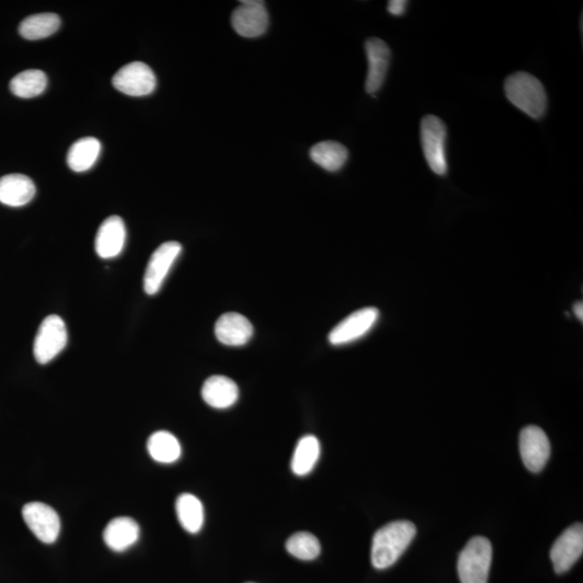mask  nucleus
<instances>
[{"instance_id": "nucleus-6", "label": "nucleus", "mask_w": 583, "mask_h": 583, "mask_svg": "<svg viewBox=\"0 0 583 583\" xmlns=\"http://www.w3.org/2000/svg\"><path fill=\"white\" fill-rule=\"evenodd\" d=\"M112 85L118 91L130 97H145L156 89L157 79L147 64L132 62L117 71Z\"/></svg>"}, {"instance_id": "nucleus-14", "label": "nucleus", "mask_w": 583, "mask_h": 583, "mask_svg": "<svg viewBox=\"0 0 583 583\" xmlns=\"http://www.w3.org/2000/svg\"><path fill=\"white\" fill-rule=\"evenodd\" d=\"M126 238V226L122 217L106 218L95 237V252L103 260L117 258L122 252Z\"/></svg>"}, {"instance_id": "nucleus-1", "label": "nucleus", "mask_w": 583, "mask_h": 583, "mask_svg": "<svg viewBox=\"0 0 583 583\" xmlns=\"http://www.w3.org/2000/svg\"><path fill=\"white\" fill-rule=\"evenodd\" d=\"M416 536V526L409 521H397L378 529L372 541L371 560L376 569L396 564Z\"/></svg>"}, {"instance_id": "nucleus-9", "label": "nucleus", "mask_w": 583, "mask_h": 583, "mask_svg": "<svg viewBox=\"0 0 583 583\" xmlns=\"http://www.w3.org/2000/svg\"><path fill=\"white\" fill-rule=\"evenodd\" d=\"M181 243L169 241L157 248L151 257L145 270L144 291L148 295L157 294L165 281L166 276L180 257Z\"/></svg>"}, {"instance_id": "nucleus-22", "label": "nucleus", "mask_w": 583, "mask_h": 583, "mask_svg": "<svg viewBox=\"0 0 583 583\" xmlns=\"http://www.w3.org/2000/svg\"><path fill=\"white\" fill-rule=\"evenodd\" d=\"M147 450L153 460L160 463H174L182 454L180 442L168 431L153 433L147 441Z\"/></svg>"}, {"instance_id": "nucleus-5", "label": "nucleus", "mask_w": 583, "mask_h": 583, "mask_svg": "<svg viewBox=\"0 0 583 583\" xmlns=\"http://www.w3.org/2000/svg\"><path fill=\"white\" fill-rule=\"evenodd\" d=\"M68 330L57 314L48 315L41 323L34 342V356L39 365L51 362L67 347Z\"/></svg>"}, {"instance_id": "nucleus-15", "label": "nucleus", "mask_w": 583, "mask_h": 583, "mask_svg": "<svg viewBox=\"0 0 583 583\" xmlns=\"http://www.w3.org/2000/svg\"><path fill=\"white\" fill-rule=\"evenodd\" d=\"M253 325L240 313H224L216 324V335L219 343L230 347H240L253 336Z\"/></svg>"}, {"instance_id": "nucleus-7", "label": "nucleus", "mask_w": 583, "mask_h": 583, "mask_svg": "<svg viewBox=\"0 0 583 583\" xmlns=\"http://www.w3.org/2000/svg\"><path fill=\"white\" fill-rule=\"evenodd\" d=\"M379 318L377 308L366 307L359 309L344 318L333 329L329 335V341L333 346H343L358 341L366 336Z\"/></svg>"}, {"instance_id": "nucleus-24", "label": "nucleus", "mask_w": 583, "mask_h": 583, "mask_svg": "<svg viewBox=\"0 0 583 583\" xmlns=\"http://www.w3.org/2000/svg\"><path fill=\"white\" fill-rule=\"evenodd\" d=\"M61 26V19L56 14H37L29 16L20 24L19 32L22 37L28 40H38L49 37Z\"/></svg>"}, {"instance_id": "nucleus-25", "label": "nucleus", "mask_w": 583, "mask_h": 583, "mask_svg": "<svg viewBox=\"0 0 583 583\" xmlns=\"http://www.w3.org/2000/svg\"><path fill=\"white\" fill-rule=\"evenodd\" d=\"M48 85L43 70L28 69L17 74L10 81V90L17 98L33 99L44 93Z\"/></svg>"}, {"instance_id": "nucleus-13", "label": "nucleus", "mask_w": 583, "mask_h": 583, "mask_svg": "<svg viewBox=\"0 0 583 583\" xmlns=\"http://www.w3.org/2000/svg\"><path fill=\"white\" fill-rule=\"evenodd\" d=\"M366 51L368 61L366 90L368 94L375 95L384 85L389 68L391 52L388 45L379 38L367 39Z\"/></svg>"}, {"instance_id": "nucleus-3", "label": "nucleus", "mask_w": 583, "mask_h": 583, "mask_svg": "<svg viewBox=\"0 0 583 583\" xmlns=\"http://www.w3.org/2000/svg\"><path fill=\"white\" fill-rule=\"evenodd\" d=\"M492 557L489 539L477 536L470 540L458 558V575L461 583H487Z\"/></svg>"}, {"instance_id": "nucleus-16", "label": "nucleus", "mask_w": 583, "mask_h": 583, "mask_svg": "<svg viewBox=\"0 0 583 583\" xmlns=\"http://www.w3.org/2000/svg\"><path fill=\"white\" fill-rule=\"evenodd\" d=\"M202 398L207 406L217 409L233 407L239 398V389L233 379L222 375L207 378L202 386Z\"/></svg>"}, {"instance_id": "nucleus-27", "label": "nucleus", "mask_w": 583, "mask_h": 583, "mask_svg": "<svg viewBox=\"0 0 583 583\" xmlns=\"http://www.w3.org/2000/svg\"><path fill=\"white\" fill-rule=\"evenodd\" d=\"M408 2L406 0H391L388 3V11L392 16H402L406 12Z\"/></svg>"}, {"instance_id": "nucleus-19", "label": "nucleus", "mask_w": 583, "mask_h": 583, "mask_svg": "<svg viewBox=\"0 0 583 583\" xmlns=\"http://www.w3.org/2000/svg\"><path fill=\"white\" fill-rule=\"evenodd\" d=\"M101 148H102L101 142L91 136L75 142L68 154L69 168L79 174L90 170L98 162Z\"/></svg>"}, {"instance_id": "nucleus-18", "label": "nucleus", "mask_w": 583, "mask_h": 583, "mask_svg": "<svg viewBox=\"0 0 583 583\" xmlns=\"http://www.w3.org/2000/svg\"><path fill=\"white\" fill-rule=\"evenodd\" d=\"M35 194V184L26 175H8L0 178V202L5 206H26L33 200Z\"/></svg>"}, {"instance_id": "nucleus-21", "label": "nucleus", "mask_w": 583, "mask_h": 583, "mask_svg": "<svg viewBox=\"0 0 583 583\" xmlns=\"http://www.w3.org/2000/svg\"><path fill=\"white\" fill-rule=\"evenodd\" d=\"M313 162L326 171L336 172L347 163L348 150L341 143L324 141L315 144L311 151Z\"/></svg>"}, {"instance_id": "nucleus-23", "label": "nucleus", "mask_w": 583, "mask_h": 583, "mask_svg": "<svg viewBox=\"0 0 583 583\" xmlns=\"http://www.w3.org/2000/svg\"><path fill=\"white\" fill-rule=\"evenodd\" d=\"M321 453L319 440L314 436L302 437L297 443L291 467L296 475H307L313 472Z\"/></svg>"}, {"instance_id": "nucleus-11", "label": "nucleus", "mask_w": 583, "mask_h": 583, "mask_svg": "<svg viewBox=\"0 0 583 583\" xmlns=\"http://www.w3.org/2000/svg\"><path fill=\"white\" fill-rule=\"evenodd\" d=\"M520 451L526 469L538 473L546 467L551 455L549 438L539 427H525L520 434Z\"/></svg>"}, {"instance_id": "nucleus-17", "label": "nucleus", "mask_w": 583, "mask_h": 583, "mask_svg": "<svg viewBox=\"0 0 583 583\" xmlns=\"http://www.w3.org/2000/svg\"><path fill=\"white\" fill-rule=\"evenodd\" d=\"M105 544L115 552H123L140 538V526L128 516L116 517L107 525L103 533Z\"/></svg>"}, {"instance_id": "nucleus-8", "label": "nucleus", "mask_w": 583, "mask_h": 583, "mask_svg": "<svg viewBox=\"0 0 583 583\" xmlns=\"http://www.w3.org/2000/svg\"><path fill=\"white\" fill-rule=\"evenodd\" d=\"M24 522L37 539L44 544H53L61 532V521L57 511L43 503L34 502L24 505Z\"/></svg>"}, {"instance_id": "nucleus-4", "label": "nucleus", "mask_w": 583, "mask_h": 583, "mask_svg": "<svg viewBox=\"0 0 583 583\" xmlns=\"http://www.w3.org/2000/svg\"><path fill=\"white\" fill-rule=\"evenodd\" d=\"M420 138L422 152L431 171L441 176L448 174L449 164L446 158L448 129L443 121L433 115L422 118Z\"/></svg>"}, {"instance_id": "nucleus-12", "label": "nucleus", "mask_w": 583, "mask_h": 583, "mask_svg": "<svg viewBox=\"0 0 583 583\" xmlns=\"http://www.w3.org/2000/svg\"><path fill=\"white\" fill-rule=\"evenodd\" d=\"M583 553V526L581 523L570 526L552 546L550 557L557 574L572 568Z\"/></svg>"}, {"instance_id": "nucleus-2", "label": "nucleus", "mask_w": 583, "mask_h": 583, "mask_svg": "<svg viewBox=\"0 0 583 583\" xmlns=\"http://www.w3.org/2000/svg\"><path fill=\"white\" fill-rule=\"evenodd\" d=\"M505 97L516 109L531 118H543L548 107V97L543 83L532 74L517 71L504 81Z\"/></svg>"}, {"instance_id": "nucleus-10", "label": "nucleus", "mask_w": 583, "mask_h": 583, "mask_svg": "<svg viewBox=\"0 0 583 583\" xmlns=\"http://www.w3.org/2000/svg\"><path fill=\"white\" fill-rule=\"evenodd\" d=\"M233 16L231 26L236 33L246 38H257L269 28L270 16L263 2L242 0Z\"/></svg>"}, {"instance_id": "nucleus-20", "label": "nucleus", "mask_w": 583, "mask_h": 583, "mask_svg": "<svg viewBox=\"0 0 583 583\" xmlns=\"http://www.w3.org/2000/svg\"><path fill=\"white\" fill-rule=\"evenodd\" d=\"M178 522L186 532L197 534L205 523V510L199 499L192 493H182L176 501Z\"/></svg>"}, {"instance_id": "nucleus-26", "label": "nucleus", "mask_w": 583, "mask_h": 583, "mask_svg": "<svg viewBox=\"0 0 583 583\" xmlns=\"http://www.w3.org/2000/svg\"><path fill=\"white\" fill-rule=\"evenodd\" d=\"M292 556L302 561H313L320 556L321 546L317 537L311 533L292 535L285 545Z\"/></svg>"}, {"instance_id": "nucleus-28", "label": "nucleus", "mask_w": 583, "mask_h": 583, "mask_svg": "<svg viewBox=\"0 0 583 583\" xmlns=\"http://www.w3.org/2000/svg\"><path fill=\"white\" fill-rule=\"evenodd\" d=\"M574 313L576 314L577 319L580 320L582 323L583 320V305L582 302H578L575 303Z\"/></svg>"}]
</instances>
